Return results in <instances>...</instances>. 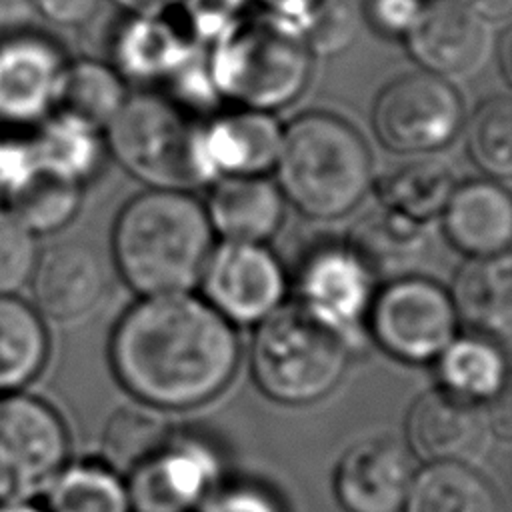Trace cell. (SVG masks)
Here are the masks:
<instances>
[{"instance_id":"52a82bcc","label":"cell","mask_w":512,"mask_h":512,"mask_svg":"<svg viewBox=\"0 0 512 512\" xmlns=\"http://www.w3.org/2000/svg\"><path fill=\"white\" fill-rule=\"evenodd\" d=\"M68 452L66 422L50 402L24 390L0 394V504L44 494Z\"/></svg>"},{"instance_id":"9c48e42d","label":"cell","mask_w":512,"mask_h":512,"mask_svg":"<svg viewBox=\"0 0 512 512\" xmlns=\"http://www.w3.org/2000/svg\"><path fill=\"white\" fill-rule=\"evenodd\" d=\"M464 124L456 88L426 70L388 82L372 106L378 140L400 154H428L446 146Z\"/></svg>"},{"instance_id":"484cf974","label":"cell","mask_w":512,"mask_h":512,"mask_svg":"<svg viewBox=\"0 0 512 512\" xmlns=\"http://www.w3.org/2000/svg\"><path fill=\"white\" fill-rule=\"evenodd\" d=\"M402 512H500V500L472 464L440 462L416 470Z\"/></svg>"},{"instance_id":"8d00e7d4","label":"cell","mask_w":512,"mask_h":512,"mask_svg":"<svg viewBox=\"0 0 512 512\" xmlns=\"http://www.w3.org/2000/svg\"><path fill=\"white\" fill-rule=\"evenodd\" d=\"M40 172L28 130L0 134V198L6 200Z\"/></svg>"},{"instance_id":"ee69618b","label":"cell","mask_w":512,"mask_h":512,"mask_svg":"<svg viewBox=\"0 0 512 512\" xmlns=\"http://www.w3.org/2000/svg\"><path fill=\"white\" fill-rule=\"evenodd\" d=\"M112 2L130 14H160L166 6L174 4L176 0H112Z\"/></svg>"},{"instance_id":"3957f363","label":"cell","mask_w":512,"mask_h":512,"mask_svg":"<svg viewBox=\"0 0 512 512\" xmlns=\"http://www.w3.org/2000/svg\"><path fill=\"white\" fill-rule=\"evenodd\" d=\"M278 188L298 212L334 220L352 212L372 182L362 134L330 112H306L282 130L276 156Z\"/></svg>"},{"instance_id":"603a6c76","label":"cell","mask_w":512,"mask_h":512,"mask_svg":"<svg viewBox=\"0 0 512 512\" xmlns=\"http://www.w3.org/2000/svg\"><path fill=\"white\" fill-rule=\"evenodd\" d=\"M454 188L452 166L432 152L406 154V158L392 162L376 182L382 208L422 224L442 214Z\"/></svg>"},{"instance_id":"d6a6232c","label":"cell","mask_w":512,"mask_h":512,"mask_svg":"<svg viewBox=\"0 0 512 512\" xmlns=\"http://www.w3.org/2000/svg\"><path fill=\"white\" fill-rule=\"evenodd\" d=\"M466 146L474 164L492 178L512 174V102L490 96L476 106L466 126Z\"/></svg>"},{"instance_id":"5b68a950","label":"cell","mask_w":512,"mask_h":512,"mask_svg":"<svg viewBox=\"0 0 512 512\" xmlns=\"http://www.w3.org/2000/svg\"><path fill=\"white\" fill-rule=\"evenodd\" d=\"M312 52L292 20L276 14L242 18L218 40L208 66L214 90L250 110L268 112L306 86Z\"/></svg>"},{"instance_id":"4dcf8cb0","label":"cell","mask_w":512,"mask_h":512,"mask_svg":"<svg viewBox=\"0 0 512 512\" xmlns=\"http://www.w3.org/2000/svg\"><path fill=\"white\" fill-rule=\"evenodd\" d=\"M172 432L156 408L122 406L104 424L98 460L124 478L152 456Z\"/></svg>"},{"instance_id":"5bb4252c","label":"cell","mask_w":512,"mask_h":512,"mask_svg":"<svg viewBox=\"0 0 512 512\" xmlns=\"http://www.w3.org/2000/svg\"><path fill=\"white\" fill-rule=\"evenodd\" d=\"M404 434L406 448L424 464H472L490 442L492 418L484 402L436 386L412 402Z\"/></svg>"},{"instance_id":"8fae6325","label":"cell","mask_w":512,"mask_h":512,"mask_svg":"<svg viewBox=\"0 0 512 512\" xmlns=\"http://www.w3.org/2000/svg\"><path fill=\"white\" fill-rule=\"evenodd\" d=\"M216 450L190 434L170 438L124 476L132 512H196L220 482Z\"/></svg>"},{"instance_id":"d4e9b609","label":"cell","mask_w":512,"mask_h":512,"mask_svg":"<svg viewBox=\"0 0 512 512\" xmlns=\"http://www.w3.org/2000/svg\"><path fill=\"white\" fill-rule=\"evenodd\" d=\"M50 334L32 302L0 296V394L24 390L44 370Z\"/></svg>"},{"instance_id":"7402d4cb","label":"cell","mask_w":512,"mask_h":512,"mask_svg":"<svg viewBox=\"0 0 512 512\" xmlns=\"http://www.w3.org/2000/svg\"><path fill=\"white\" fill-rule=\"evenodd\" d=\"M430 244L426 224L404 218L378 204L350 230L346 246L370 276L398 278L422 260Z\"/></svg>"},{"instance_id":"ba28073f","label":"cell","mask_w":512,"mask_h":512,"mask_svg":"<svg viewBox=\"0 0 512 512\" xmlns=\"http://www.w3.org/2000/svg\"><path fill=\"white\" fill-rule=\"evenodd\" d=\"M368 328L376 344L400 362H434L456 336L448 292L424 276H398L370 298Z\"/></svg>"},{"instance_id":"d590c367","label":"cell","mask_w":512,"mask_h":512,"mask_svg":"<svg viewBox=\"0 0 512 512\" xmlns=\"http://www.w3.org/2000/svg\"><path fill=\"white\" fill-rule=\"evenodd\" d=\"M182 6V16L188 34L194 40L214 42L236 22L244 18L248 0H176Z\"/></svg>"},{"instance_id":"60d3db41","label":"cell","mask_w":512,"mask_h":512,"mask_svg":"<svg viewBox=\"0 0 512 512\" xmlns=\"http://www.w3.org/2000/svg\"><path fill=\"white\" fill-rule=\"evenodd\" d=\"M36 12L30 0H0V38L34 26Z\"/></svg>"},{"instance_id":"d6986e66","label":"cell","mask_w":512,"mask_h":512,"mask_svg":"<svg viewBox=\"0 0 512 512\" xmlns=\"http://www.w3.org/2000/svg\"><path fill=\"white\" fill-rule=\"evenodd\" d=\"M444 232L470 258L508 252L512 240V200L494 180L456 184L444 210Z\"/></svg>"},{"instance_id":"74e56055","label":"cell","mask_w":512,"mask_h":512,"mask_svg":"<svg viewBox=\"0 0 512 512\" xmlns=\"http://www.w3.org/2000/svg\"><path fill=\"white\" fill-rule=\"evenodd\" d=\"M196 512H284L276 496L254 482H218Z\"/></svg>"},{"instance_id":"2e32d148","label":"cell","mask_w":512,"mask_h":512,"mask_svg":"<svg viewBox=\"0 0 512 512\" xmlns=\"http://www.w3.org/2000/svg\"><path fill=\"white\" fill-rule=\"evenodd\" d=\"M28 288L42 318L70 324L88 316L106 292L100 254L86 242H56L38 252Z\"/></svg>"},{"instance_id":"7bdbcfd3","label":"cell","mask_w":512,"mask_h":512,"mask_svg":"<svg viewBox=\"0 0 512 512\" xmlns=\"http://www.w3.org/2000/svg\"><path fill=\"white\" fill-rule=\"evenodd\" d=\"M462 2L488 24L506 22L512 12V0H462Z\"/></svg>"},{"instance_id":"f1b7e54d","label":"cell","mask_w":512,"mask_h":512,"mask_svg":"<svg viewBox=\"0 0 512 512\" xmlns=\"http://www.w3.org/2000/svg\"><path fill=\"white\" fill-rule=\"evenodd\" d=\"M46 512H132L126 482L98 458L66 464L44 490Z\"/></svg>"},{"instance_id":"cb8c5ba5","label":"cell","mask_w":512,"mask_h":512,"mask_svg":"<svg viewBox=\"0 0 512 512\" xmlns=\"http://www.w3.org/2000/svg\"><path fill=\"white\" fill-rule=\"evenodd\" d=\"M190 40L188 30L160 14H132L114 38V70L134 78L176 74L192 54Z\"/></svg>"},{"instance_id":"bcb514c9","label":"cell","mask_w":512,"mask_h":512,"mask_svg":"<svg viewBox=\"0 0 512 512\" xmlns=\"http://www.w3.org/2000/svg\"><path fill=\"white\" fill-rule=\"evenodd\" d=\"M0 512H46L44 506H36L32 500L28 502H4L0 504Z\"/></svg>"},{"instance_id":"83f0119b","label":"cell","mask_w":512,"mask_h":512,"mask_svg":"<svg viewBox=\"0 0 512 512\" xmlns=\"http://www.w3.org/2000/svg\"><path fill=\"white\" fill-rule=\"evenodd\" d=\"M440 386L476 402L496 398L506 384V360L494 338L468 334L452 342L436 358Z\"/></svg>"},{"instance_id":"7a4b0ae2","label":"cell","mask_w":512,"mask_h":512,"mask_svg":"<svg viewBox=\"0 0 512 512\" xmlns=\"http://www.w3.org/2000/svg\"><path fill=\"white\" fill-rule=\"evenodd\" d=\"M212 234L204 206L186 190L150 188L116 216L112 254L134 292L176 294L200 280Z\"/></svg>"},{"instance_id":"e0dca14e","label":"cell","mask_w":512,"mask_h":512,"mask_svg":"<svg viewBox=\"0 0 512 512\" xmlns=\"http://www.w3.org/2000/svg\"><path fill=\"white\" fill-rule=\"evenodd\" d=\"M368 280V270L346 244L316 248L298 268V304L346 334L368 310Z\"/></svg>"},{"instance_id":"277c9868","label":"cell","mask_w":512,"mask_h":512,"mask_svg":"<svg viewBox=\"0 0 512 512\" xmlns=\"http://www.w3.org/2000/svg\"><path fill=\"white\" fill-rule=\"evenodd\" d=\"M346 334L302 304L278 306L258 322L250 368L264 396L288 406L330 394L348 364Z\"/></svg>"},{"instance_id":"836d02e7","label":"cell","mask_w":512,"mask_h":512,"mask_svg":"<svg viewBox=\"0 0 512 512\" xmlns=\"http://www.w3.org/2000/svg\"><path fill=\"white\" fill-rule=\"evenodd\" d=\"M36 258V236L0 204V296L18 294L28 286Z\"/></svg>"},{"instance_id":"f546056e","label":"cell","mask_w":512,"mask_h":512,"mask_svg":"<svg viewBox=\"0 0 512 512\" xmlns=\"http://www.w3.org/2000/svg\"><path fill=\"white\" fill-rule=\"evenodd\" d=\"M124 100V82L114 66L92 58L68 60L56 110L102 128L114 118Z\"/></svg>"},{"instance_id":"b9f144b4","label":"cell","mask_w":512,"mask_h":512,"mask_svg":"<svg viewBox=\"0 0 512 512\" xmlns=\"http://www.w3.org/2000/svg\"><path fill=\"white\" fill-rule=\"evenodd\" d=\"M260 2L270 10V14H276L286 20H292L294 24H300L324 0H260Z\"/></svg>"},{"instance_id":"ffe728a7","label":"cell","mask_w":512,"mask_h":512,"mask_svg":"<svg viewBox=\"0 0 512 512\" xmlns=\"http://www.w3.org/2000/svg\"><path fill=\"white\" fill-rule=\"evenodd\" d=\"M212 232L228 242L262 244L270 240L284 218V196L278 184L264 176H222L204 206Z\"/></svg>"},{"instance_id":"f6af8a7d","label":"cell","mask_w":512,"mask_h":512,"mask_svg":"<svg viewBox=\"0 0 512 512\" xmlns=\"http://www.w3.org/2000/svg\"><path fill=\"white\" fill-rule=\"evenodd\" d=\"M496 56H500V68H502V74L506 76V80H510V48H512V36H510V28L506 26L504 32L500 34V38L496 40Z\"/></svg>"},{"instance_id":"ac0fdd59","label":"cell","mask_w":512,"mask_h":512,"mask_svg":"<svg viewBox=\"0 0 512 512\" xmlns=\"http://www.w3.org/2000/svg\"><path fill=\"white\" fill-rule=\"evenodd\" d=\"M282 128L262 110L244 108L216 118L202 128L200 150L206 174L262 176L274 168L280 150Z\"/></svg>"},{"instance_id":"4fadbf2b","label":"cell","mask_w":512,"mask_h":512,"mask_svg":"<svg viewBox=\"0 0 512 512\" xmlns=\"http://www.w3.org/2000/svg\"><path fill=\"white\" fill-rule=\"evenodd\" d=\"M402 40L422 70L448 82L476 76L494 50L488 22L462 0H424Z\"/></svg>"},{"instance_id":"44dd1931","label":"cell","mask_w":512,"mask_h":512,"mask_svg":"<svg viewBox=\"0 0 512 512\" xmlns=\"http://www.w3.org/2000/svg\"><path fill=\"white\" fill-rule=\"evenodd\" d=\"M448 296L456 318L472 332L494 340L508 336L512 326L510 254L468 258L456 270Z\"/></svg>"},{"instance_id":"1f68e13d","label":"cell","mask_w":512,"mask_h":512,"mask_svg":"<svg viewBox=\"0 0 512 512\" xmlns=\"http://www.w3.org/2000/svg\"><path fill=\"white\" fill-rule=\"evenodd\" d=\"M80 202V184L40 170L2 204H6L34 236H40L66 228L78 214Z\"/></svg>"},{"instance_id":"9a60e30c","label":"cell","mask_w":512,"mask_h":512,"mask_svg":"<svg viewBox=\"0 0 512 512\" xmlns=\"http://www.w3.org/2000/svg\"><path fill=\"white\" fill-rule=\"evenodd\" d=\"M414 474V456L400 442L362 440L338 460L334 496L346 512H402Z\"/></svg>"},{"instance_id":"7c38bea8","label":"cell","mask_w":512,"mask_h":512,"mask_svg":"<svg viewBox=\"0 0 512 512\" xmlns=\"http://www.w3.org/2000/svg\"><path fill=\"white\" fill-rule=\"evenodd\" d=\"M206 302L232 324H256L286 294V276L262 244L224 242L212 248L200 274Z\"/></svg>"},{"instance_id":"30bf717a","label":"cell","mask_w":512,"mask_h":512,"mask_svg":"<svg viewBox=\"0 0 512 512\" xmlns=\"http://www.w3.org/2000/svg\"><path fill=\"white\" fill-rule=\"evenodd\" d=\"M66 66L62 44L38 26L0 38V126L32 130L48 118Z\"/></svg>"},{"instance_id":"6da1fadb","label":"cell","mask_w":512,"mask_h":512,"mask_svg":"<svg viewBox=\"0 0 512 512\" xmlns=\"http://www.w3.org/2000/svg\"><path fill=\"white\" fill-rule=\"evenodd\" d=\"M108 358L116 380L144 406L188 410L230 384L240 344L232 322L206 300L156 294L120 316Z\"/></svg>"},{"instance_id":"f35d334b","label":"cell","mask_w":512,"mask_h":512,"mask_svg":"<svg viewBox=\"0 0 512 512\" xmlns=\"http://www.w3.org/2000/svg\"><path fill=\"white\" fill-rule=\"evenodd\" d=\"M424 0H364L366 22L382 36L404 38L422 10Z\"/></svg>"},{"instance_id":"ab89813d","label":"cell","mask_w":512,"mask_h":512,"mask_svg":"<svg viewBox=\"0 0 512 512\" xmlns=\"http://www.w3.org/2000/svg\"><path fill=\"white\" fill-rule=\"evenodd\" d=\"M102 0H30L38 18L56 26H82L100 8Z\"/></svg>"},{"instance_id":"8992f818","label":"cell","mask_w":512,"mask_h":512,"mask_svg":"<svg viewBox=\"0 0 512 512\" xmlns=\"http://www.w3.org/2000/svg\"><path fill=\"white\" fill-rule=\"evenodd\" d=\"M198 126L176 100L140 92L126 96L106 124V146L132 176L162 190H188L208 182Z\"/></svg>"},{"instance_id":"4316f807","label":"cell","mask_w":512,"mask_h":512,"mask_svg":"<svg viewBox=\"0 0 512 512\" xmlns=\"http://www.w3.org/2000/svg\"><path fill=\"white\" fill-rule=\"evenodd\" d=\"M30 132L40 170L84 186L102 158V138L98 128L54 110Z\"/></svg>"},{"instance_id":"e575fe53","label":"cell","mask_w":512,"mask_h":512,"mask_svg":"<svg viewBox=\"0 0 512 512\" xmlns=\"http://www.w3.org/2000/svg\"><path fill=\"white\" fill-rule=\"evenodd\" d=\"M312 54L330 56L344 50L354 36L350 10L340 0H324L298 24Z\"/></svg>"}]
</instances>
